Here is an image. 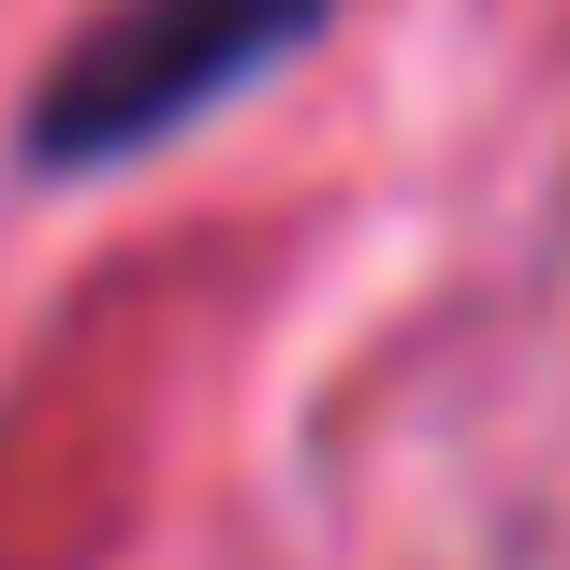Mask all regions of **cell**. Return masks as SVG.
Here are the masks:
<instances>
[{
	"label": "cell",
	"instance_id": "6da1fadb",
	"mask_svg": "<svg viewBox=\"0 0 570 570\" xmlns=\"http://www.w3.org/2000/svg\"><path fill=\"white\" fill-rule=\"evenodd\" d=\"M322 30V0H118L102 30H73L30 88V161L88 176V161H147L190 118H219L235 88H264L293 45Z\"/></svg>",
	"mask_w": 570,
	"mask_h": 570
}]
</instances>
